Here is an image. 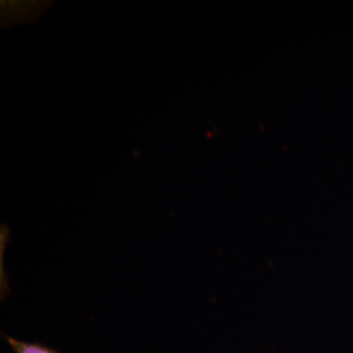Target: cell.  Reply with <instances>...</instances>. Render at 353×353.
Returning a JSON list of instances; mask_svg holds the SVG:
<instances>
[{"mask_svg":"<svg viewBox=\"0 0 353 353\" xmlns=\"http://www.w3.org/2000/svg\"><path fill=\"white\" fill-rule=\"evenodd\" d=\"M7 341L16 353H57L54 350H50V348L41 347L39 345L23 343V341L12 338H7Z\"/></svg>","mask_w":353,"mask_h":353,"instance_id":"6da1fadb","label":"cell"}]
</instances>
